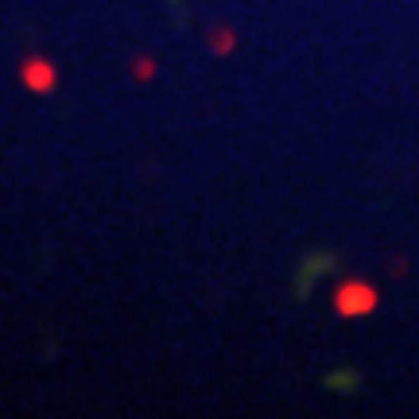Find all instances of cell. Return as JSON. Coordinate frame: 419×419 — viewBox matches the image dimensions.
I'll list each match as a JSON object with an SVG mask.
<instances>
[{
    "label": "cell",
    "mask_w": 419,
    "mask_h": 419,
    "mask_svg": "<svg viewBox=\"0 0 419 419\" xmlns=\"http://www.w3.org/2000/svg\"><path fill=\"white\" fill-rule=\"evenodd\" d=\"M354 307H373V292H365V287H361V292H346V295H342V311H346V315H357Z\"/></svg>",
    "instance_id": "cell-1"
}]
</instances>
